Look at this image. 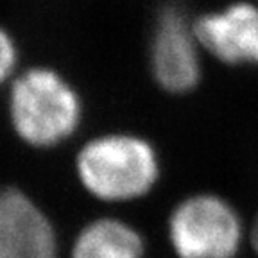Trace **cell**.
I'll return each instance as SVG.
<instances>
[{"label": "cell", "instance_id": "6", "mask_svg": "<svg viewBox=\"0 0 258 258\" xmlns=\"http://www.w3.org/2000/svg\"><path fill=\"white\" fill-rule=\"evenodd\" d=\"M0 258H57V238L43 210L18 188H0Z\"/></svg>", "mask_w": 258, "mask_h": 258}, {"label": "cell", "instance_id": "4", "mask_svg": "<svg viewBox=\"0 0 258 258\" xmlns=\"http://www.w3.org/2000/svg\"><path fill=\"white\" fill-rule=\"evenodd\" d=\"M240 235L233 208L215 196L186 199L170 217V240L181 258H233Z\"/></svg>", "mask_w": 258, "mask_h": 258}, {"label": "cell", "instance_id": "9", "mask_svg": "<svg viewBox=\"0 0 258 258\" xmlns=\"http://www.w3.org/2000/svg\"><path fill=\"white\" fill-rule=\"evenodd\" d=\"M253 246H254V249L258 251V219H256V224H254V228H253Z\"/></svg>", "mask_w": 258, "mask_h": 258}, {"label": "cell", "instance_id": "7", "mask_svg": "<svg viewBox=\"0 0 258 258\" xmlns=\"http://www.w3.org/2000/svg\"><path fill=\"white\" fill-rule=\"evenodd\" d=\"M144 242L127 224L102 219L77 237L72 258H142Z\"/></svg>", "mask_w": 258, "mask_h": 258}, {"label": "cell", "instance_id": "8", "mask_svg": "<svg viewBox=\"0 0 258 258\" xmlns=\"http://www.w3.org/2000/svg\"><path fill=\"white\" fill-rule=\"evenodd\" d=\"M18 59H20V50L15 36L8 27L0 24V86L15 79Z\"/></svg>", "mask_w": 258, "mask_h": 258}, {"label": "cell", "instance_id": "5", "mask_svg": "<svg viewBox=\"0 0 258 258\" xmlns=\"http://www.w3.org/2000/svg\"><path fill=\"white\" fill-rule=\"evenodd\" d=\"M206 54L226 64L258 67V0H228L194 16Z\"/></svg>", "mask_w": 258, "mask_h": 258}, {"label": "cell", "instance_id": "3", "mask_svg": "<svg viewBox=\"0 0 258 258\" xmlns=\"http://www.w3.org/2000/svg\"><path fill=\"white\" fill-rule=\"evenodd\" d=\"M203 52L194 16L176 0L163 2L149 34V67L158 85L172 93L196 88L203 72Z\"/></svg>", "mask_w": 258, "mask_h": 258}, {"label": "cell", "instance_id": "1", "mask_svg": "<svg viewBox=\"0 0 258 258\" xmlns=\"http://www.w3.org/2000/svg\"><path fill=\"white\" fill-rule=\"evenodd\" d=\"M9 120L29 145L52 147L76 131L81 102L76 90L59 72L31 67L16 74L8 97Z\"/></svg>", "mask_w": 258, "mask_h": 258}, {"label": "cell", "instance_id": "2", "mask_svg": "<svg viewBox=\"0 0 258 258\" xmlns=\"http://www.w3.org/2000/svg\"><path fill=\"white\" fill-rule=\"evenodd\" d=\"M83 185L97 198L127 201L144 196L158 177V161L147 142L125 135L97 138L77 156Z\"/></svg>", "mask_w": 258, "mask_h": 258}]
</instances>
